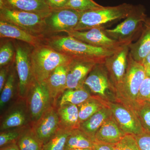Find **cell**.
Returning <instances> with one entry per match:
<instances>
[{
    "instance_id": "obj_26",
    "label": "cell",
    "mask_w": 150,
    "mask_h": 150,
    "mask_svg": "<svg viewBox=\"0 0 150 150\" xmlns=\"http://www.w3.org/2000/svg\"><path fill=\"white\" fill-rule=\"evenodd\" d=\"M16 72L13 69L10 70L7 79L1 93L0 109L1 111H2L8 103L13 99L15 95L17 93H16V91H16Z\"/></svg>"
},
{
    "instance_id": "obj_11",
    "label": "cell",
    "mask_w": 150,
    "mask_h": 150,
    "mask_svg": "<svg viewBox=\"0 0 150 150\" xmlns=\"http://www.w3.org/2000/svg\"><path fill=\"white\" fill-rule=\"evenodd\" d=\"M98 64H101L93 59L73 58L68 67L67 89L82 88L90 72Z\"/></svg>"
},
{
    "instance_id": "obj_36",
    "label": "cell",
    "mask_w": 150,
    "mask_h": 150,
    "mask_svg": "<svg viewBox=\"0 0 150 150\" xmlns=\"http://www.w3.org/2000/svg\"><path fill=\"white\" fill-rule=\"evenodd\" d=\"M52 11L64 8L69 0H45Z\"/></svg>"
},
{
    "instance_id": "obj_16",
    "label": "cell",
    "mask_w": 150,
    "mask_h": 150,
    "mask_svg": "<svg viewBox=\"0 0 150 150\" xmlns=\"http://www.w3.org/2000/svg\"><path fill=\"white\" fill-rule=\"evenodd\" d=\"M69 64L56 68L48 79L45 81L50 92L54 105L57 103L62 94L67 90V75Z\"/></svg>"
},
{
    "instance_id": "obj_43",
    "label": "cell",
    "mask_w": 150,
    "mask_h": 150,
    "mask_svg": "<svg viewBox=\"0 0 150 150\" xmlns=\"http://www.w3.org/2000/svg\"><path fill=\"white\" fill-rule=\"evenodd\" d=\"M73 150H93V149H91V148H88V149H75Z\"/></svg>"
},
{
    "instance_id": "obj_31",
    "label": "cell",
    "mask_w": 150,
    "mask_h": 150,
    "mask_svg": "<svg viewBox=\"0 0 150 150\" xmlns=\"http://www.w3.org/2000/svg\"><path fill=\"white\" fill-rule=\"evenodd\" d=\"M31 125V124H30ZM13 128L1 131L0 133V147L16 142L19 137L27 126Z\"/></svg>"
},
{
    "instance_id": "obj_28",
    "label": "cell",
    "mask_w": 150,
    "mask_h": 150,
    "mask_svg": "<svg viewBox=\"0 0 150 150\" xmlns=\"http://www.w3.org/2000/svg\"><path fill=\"white\" fill-rule=\"evenodd\" d=\"M72 131L60 127L48 142L43 145L42 150H65L67 139Z\"/></svg>"
},
{
    "instance_id": "obj_40",
    "label": "cell",
    "mask_w": 150,
    "mask_h": 150,
    "mask_svg": "<svg viewBox=\"0 0 150 150\" xmlns=\"http://www.w3.org/2000/svg\"><path fill=\"white\" fill-rule=\"evenodd\" d=\"M0 150H20L17 145L16 142L11 143L1 147Z\"/></svg>"
},
{
    "instance_id": "obj_19",
    "label": "cell",
    "mask_w": 150,
    "mask_h": 150,
    "mask_svg": "<svg viewBox=\"0 0 150 150\" xmlns=\"http://www.w3.org/2000/svg\"><path fill=\"white\" fill-rule=\"evenodd\" d=\"M139 40L129 45V54L136 62L142 64L150 53V18L146 19Z\"/></svg>"
},
{
    "instance_id": "obj_39",
    "label": "cell",
    "mask_w": 150,
    "mask_h": 150,
    "mask_svg": "<svg viewBox=\"0 0 150 150\" xmlns=\"http://www.w3.org/2000/svg\"><path fill=\"white\" fill-rule=\"evenodd\" d=\"M93 149V150H113L112 145L105 144L96 141L95 142Z\"/></svg>"
},
{
    "instance_id": "obj_7",
    "label": "cell",
    "mask_w": 150,
    "mask_h": 150,
    "mask_svg": "<svg viewBox=\"0 0 150 150\" xmlns=\"http://www.w3.org/2000/svg\"><path fill=\"white\" fill-rule=\"evenodd\" d=\"M30 53L23 46L18 45L16 48V70L18 79V96L21 98H25L28 91L35 79Z\"/></svg>"
},
{
    "instance_id": "obj_6",
    "label": "cell",
    "mask_w": 150,
    "mask_h": 150,
    "mask_svg": "<svg viewBox=\"0 0 150 150\" xmlns=\"http://www.w3.org/2000/svg\"><path fill=\"white\" fill-rule=\"evenodd\" d=\"M25 99L31 124L36 122L51 105H54L46 83L39 82L35 79Z\"/></svg>"
},
{
    "instance_id": "obj_15",
    "label": "cell",
    "mask_w": 150,
    "mask_h": 150,
    "mask_svg": "<svg viewBox=\"0 0 150 150\" xmlns=\"http://www.w3.org/2000/svg\"><path fill=\"white\" fill-rule=\"evenodd\" d=\"M33 13L46 18L52 10L45 0H0V7Z\"/></svg>"
},
{
    "instance_id": "obj_8",
    "label": "cell",
    "mask_w": 150,
    "mask_h": 150,
    "mask_svg": "<svg viewBox=\"0 0 150 150\" xmlns=\"http://www.w3.org/2000/svg\"><path fill=\"white\" fill-rule=\"evenodd\" d=\"M31 124L25 98H18L1 116V131Z\"/></svg>"
},
{
    "instance_id": "obj_37",
    "label": "cell",
    "mask_w": 150,
    "mask_h": 150,
    "mask_svg": "<svg viewBox=\"0 0 150 150\" xmlns=\"http://www.w3.org/2000/svg\"><path fill=\"white\" fill-rule=\"evenodd\" d=\"M9 71V66L3 67L2 68H1V70H0V93H1L2 91L3 88L6 81Z\"/></svg>"
},
{
    "instance_id": "obj_4",
    "label": "cell",
    "mask_w": 150,
    "mask_h": 150,
    "mask_svg": "<svg viewBox=\"0 0 150 150\" xmlns=\"http://www.w3.org/2000/svg\"><path fill=\"white\" fill-rule=\"evenodd\" d=\"M146 10L141 5L134 6L128 16L112 29H103L104 32L121 45H129L136 39L144 28L146 20Z\"/></svg>"
},
{
    "instance_id": "obj_1",
    "label": "cell",
    "mask_w": 150,
    "mask_h": 150,
    "mask_svg": "<svg viewBox=\"0 0 150 150\" xmlns=\"http://www.w3.org/2000/svg\"><path fill=\"white\" fill-rule=\"evenodd\" d=\"M46 43L55 50L71 58H82L104 63L116 50L89 45L69 35L54 36L45 39Z\"/></svg>"
},
{
    "instance_id": "obj_33",
    "label": "cell",
    "mask_w": 150,
    "mask_h": 150,
    "mask_svg": "<svg viewBox=\"0 0 150 150\" xmlns=\"http://www.w3.org/2000/svg\"><path fill=\"white\" fill-rule=\"evenodd\" d=\"M121 150H141L134 135L126 134L119 142Z\"/></svg>"
},
{
    "instance_id": "obj_12",
    "label": "cell",
    "mask_w": 150,
    "mask_h": 150,
    "mask_svg": "<svg viewBox=\"0 0 150 150\" xmlns=\"http://www.w3.org/2000/svg\"><path fill=\"white\" fill-rule=\"evenodd\" d=\"M31 126L38 138L45 144L60 127L57 106L51 105Z\"/></svg>"
},
{
    "instance_id": "obj_9",
    "label": "cell",
    "mask_w": 150,
    "mask_h": 150,
    "mask_svg": "<svg viewBox=\"0 0 150 150\" xmlns=\"http://www.w3.org/2000/svg\"><path fill=\"white\" fill-rule=\"evenodd\" d=\"M81 13L68 8L52 11L46 18L47 30L52 32L66 33L74 30L79 21Z\"/></svg>"
},
{
    "instance_id": "obj_20",
    "label": "cell",
    "mask_w": 150,
    "mask_h": 150,
    "mask_svg": "<svg viewBox=\"0 0 150 150\" xmlns=\"http://www.w3.org/2000/svg\"><path fill=\"white\" fill-rule=\"evenodd\" d=\"M126 135L114 121L107 120L97 131L94 138L97 142L114 145L120 142Z\"/></svg>"
},
{
    "instance_id": "obj_17",
    "label": "cell",
    "mask_w": 150,
    "mask_h": 150,
    "mask_svg": "<svg viewBox=\"0 0 150 150\" xmlns=\"http://www.w3.org/2000/svg\"><path fill=\"white\" fill-rule=\"evenodd\" d=\"M1 38H7L21 40L33 48L42 44L45 40L42 36H36L22 29L16 25L0 20Z\"/></svg>"
},
{
    "instance_id": "obj_22",
    "label": "cell",
    "mask_w": 150,
    "mask_h": 150,
    "mask_svg": "<svg viewBox=\"0 0 150 150\" xmlns=\"http://www.w3.org/2000/svg\"><path fill=\"white\" fill-rule=\"evenodd\" d=\"M101 64H97L88 76L84 82L94 93L104 96L109 87L107 76L102 70Z\"/></svg>"
},
{
    "instance_id": "obj_23",
    "label": "cell",
    "mask_w": 150,
    "mask_h": 150,
    "mask_svg": "<svg viewBox=\"0 0 150 150\" xmlns=\"http://www.w3.org/2000/svg\"><path fill=\"white\" fill-rule=\"evenodd\" d=\"M96 140L79 129H74L67 139L65 150L93 149Z\"/></svg>"
},
{
    "instance_id": "obj_5",
    "label": "cell",
    "mask_w": 150,
    "mask_h": 150,
    "mask_svg": "<svg viewBox=\"0 0 150 150\" xmlns=\"http://www.w3.org/2000/svg\"><path fill=\"white\" fill-rule=\"evenodd\" d=\"M0 20L24 30L33 35L43 37L47 30L46 18L33 13L0 7Z\"/></svg>"
},
{
    "instance_id": "obj_34",
    "label": "cell",
    "mask_w": 150,
    "mask_h": 150,
    "mask_svg": "<svg viewBox=\"0 0 150 150\" xmlns=\"http://www.w3.org/2000/svg\"><path fill=\"white\" fill-rule=\"evenodd\" d=\"M137 99L142 101L150 102V77L146 76L142 82Z\"/></svg>"
},
{
    "instance_id": "obj_35",
    "label": "cell",
    "mask_w": 150,
    "mask_h": 150,
    "mask_svg": "<svg viewBox=\"0 0 150 150\" xmlns=\"http://www.w3.org/2000/svg\"><path fill=\"white\" fill-rule=\"evenodd\" d=\"M135 137L140 150H150V134L143 132Z\"/></svg>"
},
{
    "instance_id": "obj_38",
    "label": "cell",
    "mask_w": 150,
    "mask_h": 150,
    "mask_svg": "<svg viewBox=\"0 0 150 150\" xmlns=\"http://www.w3.org/2000/svg\"><path fill=\"white\" fill-rule=\"evenodd\" d=\"M141 115L143 122L150 131V108L144 107L142 109Z\"/></svg>"
},
{
    "instance_id": "obj_32",
    "label": "cell",
    "mask_w": 150,
    "mask_h": 150,
    "mask_svg": "<svg viewBox=\"0 0 150 150\" xmlns=\"http://www.w3.org/2000/svg\"><path fill=\"white\" fill-rule=\"evenodd\" d=\"M14 48L10 42H6L0 48V68L9 66L14 56Z\"/></svg>"
},
{
    "instance_id": "obj_25",
    "label": "cell",
    "mask_w": 150,
    "mask_h": 150,
    "mask_svg": "<svg viewBox=\"0 0 150 150\" xmlns=\"http://www.w3.org/2000/svg\"><path fill=\"white\" fill-rule=\"evenodd\" d=\"M16 143L20 150H42L43 145L34 133L31 125L25 129Z\"/></svg>"
},
{
    "instance_id": "obj_3",
    "label": "cell",
    "mask_w": 150,
    "mask_h": 150,
    "mask_svg": "<svg viewBox=\"0 0 150 150\" xmlns=\"http://www.w3.org/2000/svg\"><path fill=\"white\" fill-rule=\"evenodd\" d=\"M134 6L123 3L114 6H103L101 8L81 12L79 21L74 30L82 31L96 28L105 29L106 25L126 18Z\"/></svg>"
},
{
    "instance_id": "obj_21",
    "label": "cell",
    "mask_w": 150,
    "mask_h": 150,
    "mask_svg": "<svg viewBox=\"0 0 150 150\" xmlns=\"http://www.w3.org/2000/svg\"><path fill=\"white\" fill-rule=\"evenodd\" d=\"M60 127L73 130L79 129L78 106L71 103H66L57 106Z\"/></svg>"
},
{
    "instance_id": "obj_10",
    "label": "cell",
    "mask_w": 150,
    "mask_h": 150,
    "mask_svg": "<svg viewBox=\"0 0 150 150\" xmlns=\"http://www.w3.org/2000/svg\"><path fill=\"white\" fill-rule=\"evenodd\" d=\"M146 76L144 65L135 61L129 53L126 74L121 88L131 100L138 99L140 87Z\"/></svg>"
},
{
    "instance_id": "obj_14",
    "label": "cell",
    "mask_w": 150,
    "mask_h": 150,
    "mask_svg": "<svg viewBox=\"0 0 150 150\" xmlns=\"http://www.w3.org/2000/svg\"><path fill=\"white\" fill-rule=\"evenodd\" d=\"M129 53V46L124 45L118 48L105 61V65L111 78L115 84L120 88L126 74Z\"/></svg>"
},
{
    "instance_id": "obj_13",
    "label": "cell",
    "mask_w": 150,
    "mask_h": 150,
    "mask_svg": "<svg viewBox=\"0 0 150 150\" xmlns=\"http://www.w3.org/2000/svg\"><path fill=\"white\" fill-rule=\"evenodd\" d=\"M67 33L78 40L96 47L116 50L123 46L118 41L108 37L103 29L98 28L82 31L73 30Z\"/></svg>"
},
{
    "instance_id": "obj_24",
    "label": "cell",
    "mask_w": 150,
    "mask_h": 150,
    "mask_svg": "<svg viewBox=\"0 0 150 150\" xmlns=\"http://www.w3.org/2000/svg\"><path fill=\"white\" fill-rule=\"evenodd\" d=\"M108 112L105 109H100L87 120L81 123L79 129L95 139L96 133L107 120Z\"/></svg>"
},
{
    "instance_id": "obj_42",
    "label": "cell",
    "mask_w": 150,
    "mask_h": 150,
    "mask_svg": "<svg viewBox=\"0 0 150 150\" xmlns=\"http://www.w3.org/2000/svg\"><path fill=\"white\" fill-rule=\"evenodd\" d=\"M144 66L145 68L146 76L150 77V65H144Z\"/></svg>"
},
{
    "instance_id": "obj_2",
    "label": "cell",
    "mask_w": 150,
    "mask_h": 150,
    "mask_svg": "<svg viewBox=\"0 0 150 150\" xmlns=\"http://www.w3.org/2000/svg\"><path fill=\"white\" fill-rule=\"evenodd\" d=\"M30 58L33 76L39 82L45 81L56 68L69 64L73 59L46 43L33 48Z\"/></svg>"
},
{
    "instance_id": "obj_18",
    "label": "cell",
    "mask_w": 150,
    "mask_h": 150,
    "mask_svg": "<svg viewBox=\"0 0 150 150\" xmlns=\"http://www.w3.org/2000/svg\"><path fill=\"white\" fill-rule=\"evenodd\" d=\"M112 111L123 131L136 136L143 133L139 123L129 110L121 105H112Z\"/></svg>"
},
{
    "instance_id": "obj_29",
    "label": "cell",
    "mask_w": 150,
    "mask_h": 150,
    "mask_svg": "<svg viewBox=\"0 0 150 150\" xmlns=\"http://www.w3.org/2000/svg\"><path fill=\"white\" fill-rule=\"evenodd\" d=\"M77 106L79 109V120L80 124L87 120L100 109L99 104L96 102V100L92 98L91 97Z\"/></svg>"
},
{
    "instance_id": "obj_41",
    "label": "cell",
    "mask_w": 150,
    "mask_h": 150,
    "mask_svg": "<svg viewBox=\"0 0 150 150\" xmlns=\"http://www.w3.org/2000/svg\"><path fill=\"white\" fill-rule=\"evenodd\" d=\"M142 64L150 65V53L146 56V58L144 59Z\"/></svg>"
},
{
    "instance_id": "obj_30",
    "label": "cell",
    "mask_w": 150,
    "mask_h": 150,
    "mask_svg": "<svg viewBox=\"0 0 150 150\" xmlns=\"http://www.w3.org/2000/svg\"><path fill=\"white\" fill-rule=\"evenodd\" d=\"M103 7L93 0H69L64 8L71 9L80 12L100 8Z\"/></svg>"
},
{
    "instance_id": "obj_27",
    "label": "cell",
    "mask_w": 150,
    "mask_h": 150,
    "mask_svg": "<svg viewBox=\"0 0 150 150\" xmlns=\"http://www.w3.org/2000/svg\"><path fill=\"white\" fill-rule=\"evenodd\" d=\"M91 97L90 94L84 88L67 89L59 100V105L66 103L79 105Z\"/></svg>"
}]
</instances>
